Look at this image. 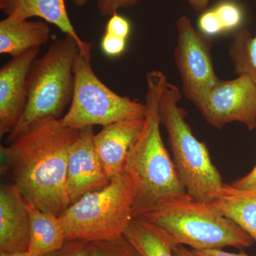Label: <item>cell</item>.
Masks as SVG:
<instances>
[{"instance_id": "24", "label": "cell", "mask_w": 256, "mask_h": 256, "mask_svg": "<svg viewBox=\"0 0 256 256\" xmlns=\"http://www.w3.org/2000/svg\"><path fill=\"white\" fill-rule=\"evenodd\" d=\"M100 46L104 54L114 58L124 53L127 46V40L105 33L101 38Z\"/></svg>"}, {"instance_id": "32", "label": "cell", "mask_w": 256, "mask_h": 256, "mask_svg": "<svg viewBox=\"0 0 256 256\" xmlns=\"http://www.w3.org/2000/svg\"><path fill=\"white\" fill-rule=\"evenodd\" d=\"M74 5L77 6H82L87 4L88 0H72Z\"/></svg>"}, {"instance_id": "30", "label": "cell", "mask_w": 256, "mask_h": 256, "mask_svg": "<svg viewBox=\"0 0 256 256\" xmlns=\"http://www.w3.org/2000/svg\"><path fill=\"white\" fill-rule=\"evenodd\" d=\"M173 255L174 256H194L192 250H188L184 246H176L173 248Z\"/></svg>"}, {"instance_id": "11", "label": "cell", "mask_w": 256, "mask_h": 256, "mask_svg": "<svg viewBox=\"0 0 256 256\" xmlns=\"http://www.w3.org/2000/svg\"><path fill=\"white\" fill-rule=\"evenodd\" d=\"M94 134L92 126L80 130L69 153L66 192L70 204L86 194L105 188L110 182L94 149Z\"/></svg>"}, {"instance_id": "20", "label": "cell", "mask_w": 256, "mask_h": 256, "mask_svg": "<svg viewBox=\"0 0 256 256\" xmlns=\"http://www.w3.org/2000/svg\"><path fill=\"white\" fill-rule=\"evenodd\" d=\"M92 256H140L124 235L110 240L90 242Z\"/></svg>"}, {"instance_id": "15", "label": "cell", "mask_w": 256, "mask_h": 256, "mask_svg": "<svg viewBox=\"0 0 256 256\" xmlns=\"http://www.w3.org/2000/svg\"><path fill=\"white\" fill-rule=\"evenodd\" d=\"M50 36L46 22L6 16L0 22V54L16 58L32 48H41Z\"/></svg>"}, {"instance_id": "12", "label": "cell", "mask_w": 256, "mask_h": 256, "mask_svg": "<svg viewBox=\"0 0 256 256\" xmlns=\"http://www.w3.org/2000/svg\"><path fill=\"white\" fill-rule=\"evenodd\" d=\"M144 120L114 122L104 126L92 138L94 149L109 180L122 174L128 153L140 136Z\"/></svg>"}, {"instance_id": "29", "label": "cell", "mask_w": 256, "mask_h": 256, "mask_svg": "<svg viewBox=\"0 0 256 256\" xmlns=\"http://www.w3.org/2000/svg\"><path fill=\"white\" fill-rule=\"evenodd\" d=\"M188 4L194 11L203 12L206 11L212 0H188Z\"/></svg>"}, {"instance_id": "7", "label": "cell", "mask_w": 256, "mask_h": 256, "mask_svg": "<svg viewBox=\"0 0 256 256\" xmlns=\"http://www.w3.org/2000/svg\"><path fill=\"white\" fill-rule=\"evenodd\" d=\"M92 57L79 52L74 64V88L66 114L60 120L64 127L82 130L124 120H144L146 104L110 90L92 70Z\"/></svg>"}, {"instance_id": "19", "label": "cell", "mask_w": 256, "mask_h": 256, "mask_svg": "<svg viewBox=\"0 0 256 256\" xmlns=\"http://www.w3.org/2000/svg\"><path fill=\"white\" fill-rule=\"evenodd\" d=\"M229 56L237 76H246L256 84V36L246 28L234 33L228 50Z\"/></svg>"}, {"instance_id": "26", "label": "cell", "mask_w": 256, "mask_h": 256, "mask_svg": "<svg viewBox=\"0 0 256 256\" xmlns=\"http://www.w3.org/2000/svg\"><path fill=\"white\" fill-rule=\"evenodd\" d=\"M140 0H97V8L102 16H109L118 12L120 9L132 8Z\"/></svg>"}, {"instance_id": "10", "label": "cell", "mask_w": 256, "mask_h": 256, "mask_svg": "<svg viewBox=\"0 0 256 256\" xmlns=\"http://www.w3.org/2000/svg\"><path fill=\"white\" fill-rule=\"evenodd\" d=\"M40 48L12 58L0 69V137L9 134L22 116L28 101V74Z\"/></svg>"}, {"instance_id": "27", "label": "cell", "mask_w": 256, "mask_h": 256, "mask_svg": "<svg viewBox=\"0 0 256 256\" xmlns=\"http://www.w3.org/2000/svg\"><path fill=\"white\" fill-rule=\"evenodd\" d=\"M230 184L240 190H256V165L248 174L238 178Z\"/></svg>"}, {"instance_id": "3", "label": "cell", "mask_w": 256, "mask_h": 256, "mask_svg": "<svg viewBox=\"0 0 256 256\" xmlns=\"http://www.w3.org/2000/svg\"><path fill=\"white\" fill-rule=\"evenodd\" d=\"M79 52L75 40L65 35L54 40L44 55L34 60L28 74L26 107L8 136V144L40 124L62 118L73 97L74 67Z\"/></svg>"}, {"instance_id": "9", "label": "cell", "mask_w": 256, "mask_h": 256, "mask_svg": "<svg viewBox=\"0 0 256 256\" xmlns=\"http://www.w3.org/2000/svg\"><path fill=\"white\" fill-rule=\"evenodd\" d=\"M212 127L222 129L240 122L249 130L256 128V84L246 76L232 80L220 79L197 107Z\"/></svg>"}, {"instance_id": "2", "label": "cell", "mask_w": 256, "mask_h": 256, "mask_svg": "<svg viewBox=\"0 0 256 256\" xmlns=\"http://www.w3.org/2000/svg\"><path fill=\"white\" fill-rule=\"evenodd\" d=\"M168 80L160 70L146 76L144 126L128 153L124 170L134 185L133 217L142 216L188 195L160 132V98Z\"/></svg>"}, {"instance_id": "16", "label": "cell", "mask_w": 256, "mask_h": 256, "mask_svg": "<svg viewBox=\"0 0 256 256\" xmlns=\"http://www.w3.org/2000/svg\"><path fill=\"white\" fill-rule=\"evenodd\" d=\"M208 204L256 242V190H240L224 184L218 194Z\"/></svg>"}, {"instance_id": "31", "label": "cell", "mask_w": 256, "mask_h": 256, "mask_svg": "<svg viewBox=\"0 0 256 256\" xmlns=\"http://www.w3.org/2000/svg\"><path fill=\"white\" fill-rule=\"evenodd\" d=\"M0 256H31L28 252H0Z\"/></svg>"}, {"instance_id": "23", "label": "cell", "mask_w": 256, "mask_h": 256, "mask_svg": "<svg viewBox=\"0 0 256 256\" xmlns=\"http://www.w3.org/2000/svg\"><path fill=\"white\" fill-rule=\"evenodd\" d=\"M198 30L208 37L218 36L224 30L220 18L214 10H206L203 12L198 20Z\"/></svg>"}, {"instance_id": "22", "label": "cell", "mask_w": 256, "mask_h": 256, "mask_svg": "<svg viewBox=\"0 0 256 256\" xmlns=\"http://www.w3.org/2000/svg\"><path fill=\"white\" fill-rule=\"evenodd\" d=\"M44 256H92L90 242L78 239L66 240L63 246Z\"/></svg>"}, {"instance_id": "28", "label": "cell", "mask_w": 256, "mask_h": 256, "mask_svg": "<svg viewBox=\"0 0 256 256\" xmlns=\"http://www.w3.org/2000/svg\"><path fill=\"white\" fill-rule=\"evenodd\" d=\"M192 254L194 256H250L242 252V250L239 254H232L224 252L220 249H208V250H191Z\"/></svg>"}, {"instance_id": "25", "label": "cell", "mask_w": 256, "mask_h": 256, "mask_svg": "<svg viewBox=\"0 0 256 256\" xmlns=\"http://www.w3.org/2000/svg\"><path fill=\"white\" fill-rule=\"evenodd\" d=\"M131 31L129 20L116 12L111 15L106 26L105 33L128 40Z\"/></svg>"}, {"instance_id": "13", "label": "cell", "mask_w": 256, "mask_h": 256, "mask_svg": "<svg viewBox=\"0 0 256 256\" xmlns=\"http://www.w3.org/2000/svg\"><path fill=\"white\" fill-rule=\"evenodd\" d=\"M30 218L26 200L15 184L0 188V252H28Z\"/></svg>"}, {"instance_id": "18", "label": "cell", "mask_w": 256, "mask_h": 256, "mask_svg": "<svg viewBox=\"0 0 256 256\" xmlns=\"http://www.w3.org/2000/svg\"><path fill=\"white\" fill-rule=\"evenodd\" d=\"M124 235L140 256H174L175 246L168 234L142 217H133Z\"/></svg>"}, {"instance_id": "17", "label": "cell", "mask_w": 256, "mask_h": 256, "mask_svg": "<svg viewBox=\"0 0 256 256\" xmlns=\"http://www.w3.org/2000/svg\"><path fill=\"white\" fill-rule=\"evenodd\" d=\"M26 206L30 218V255L44 256L63 246L66 238L60 216L44 212L28 200Z\"/></svg>"}, {"instance_id": "5", "label": "cell", "mask_w": 256, "mask_h": 256, "mask_svg": "<svg viewBox=\"0 0 256 256\" xmlns=\"http://www.w3.org/2000/svg\"><path fill=\"white\" fill-rule=\"evenodd\" d=\"M140 217L162 228L175 246H188L196 250L234 247L242 250L255 242L210 204L188 194Z\"/></svg>"}, {"instance_id": "1", "label": "cell", "mask_w": 256, "mask_h": 256, "mask_svg": "<svg viewBox=\"0 0 256 256\" xmlns=\"http://www.w3.org/2000/svg\"><path fill=\"white\" fill-rule=\"evenodd\" d=\"M79 132L56 120L1 146L2 171L9 172L25 198L44 212L60 216L70 205L67 168Z\"/></svg>"}, {"instance_id": "21", "label": "cell", "mask_w": 256, "mask_h": 256, "mask_svg": "<svg viewBox=\"0 0 256 256\" xmlns=\"http://www.w3.org/2000/svg\"><path fill=\"white\" fill-rule=\"evenodd\" d=\"M213 9L220 18L224 32L238 30L244 21L242 8L232 0H223Z\"/></svg>"}, {"instance_id": "4", "label": "cell", "mask_w": 256, "mask_h": 256, "mask_svg": "<svg viewBox=\"0 0 256 256\" xmlns=\"http://www.w3.org/2000/svg\"><path fill=\"white\" fill-rule=\"evenodd\" d=\"M182 98L181 90L168 80L160 98V120L168 133L176 172L188 194L210 203L224 183L206 144L194 134L186 120V112L178 105Z\"/></svg>"}, {"instance_id": "14", "label": "cell", "mask_w": 256, "mask_h": 256, "mask_svg": "<svg viewBox=\"0 0 256 256\" xmlns=\"http://www.w3.org/2000/svg\"><path fill=\"white\" fill-rule=\"evenodd\" d=\"M0 9L6 16L28 20L41 18L75 40L86 56L92 57V44L82 40L69 18L65 0H0Z\"/></svg>"}, {"instance_id": "8", "label": "cell", "mask_w": 256, "mask_h": 256, "mask_svg": "<svg viewBox=\"0 0 256 256\" xmlns=\"http://www.w3.org/2000/svg\"><path fill=\"white\" fill-rule=\"evenodd\" d=\"M176 31L174 58L181 78L182 92L197 108L220 79L212 60V41L186 16L178 18Z\"/></svg>"}, {"instance_id": "6", "label": "cell", "mask_w": 256, "mask_h": 256, "mask_svg": "<svg viewBox=\"0 0 256 256\" xmlns=\"http://www.w3.org/2000/svg\"><path fill=\"white\" fill-rule=\"evenodd\" d=\"M134 188L126 173L78 198L60 216L66 240H110L124 235L133 218Z\"/></svg>"}]
</instances>
